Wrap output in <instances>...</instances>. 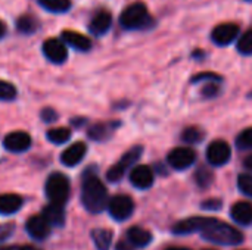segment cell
Listing matches in <instances>:
<instances>
[{"mask_svg": "<svg viewBox=\"0 0 252 250\" xmlns=\"http://www.w3.org/2000/svg\"><path fill=\"white\" fill-rule=\"evenodd\" d=\"M238 34L239 27L236 24H220L213 29L211 38L219 46H227L238 37Z\"/></svg>", "mask_w": 252, "mask_h": 250, "instance_id": "11", "label": "cell"}, {"mask_svg": "<svg viewBox=\"0 0 252 250\" xmlns=\"http://www.w3.org/2000/svg\"><path fill=\"white\" fill-rule=\"evenodd\" d=\"M238 187H239V190L244 194L251 196L252 197V175H250V174L239 175V178H238Z\"/></svg>", "mask_w": 252, "mask_h": 250, "instance_id": "29", "label": "cell"}, {"mask_svg": "<svg viewBox=\"0 0 252 250\" xmlns=\"http://www.w3.org/2000/svg\"><path fill=\"white\" fill-rule=\"evenodd\" d=\"M46 194L50 202L65 205L69 196V181L63 174L55 172L46 181Z\"/></svg>", "mask_w": 252, "mask_h": 250, "instance_id": "4", "label": "cell"}, {"mask_svg": "<svg viewBox=\"0 0 252 250\" xmlns=\"http://www.w3.org/2000/svg\"><path fill=\"white\" fill-rule=\"evenodd\" d=\"M230 156H232L230 146L224 140H216L207 149V159L214 167H223L230 161Z\"/></svg>", "mask_w": 252, "mask_h": 250, "instance_id": "7", "label": "cell"}, {"mask_svg": "<svg viewBox=\"0 0 252 250\" xmlns=\"http://www.w3.org/2000/svg\"><path fill=\"white\" fill-rule=\"evenodd\" d=\"M112 233L105 228H97L92 231V239L94 242V246L97 250H109L112 243Z\"/></svg>", "mask_w": 252, "mask_h": 250, "instance_id": "22", "label": "cell"}, {"mask_svg": "<svg viewBox=\"0 0 252 250\" xmlns=\"http://www.w3.org/2000/svg\"><path fill=\"white\" fill-rule=\"evenodd\" d=\"M190 220H192L190 224H192L193 233L199 231L201 236L207 239L208 242L223 245V246H236L244 242V234L241 231H238L235 227L220 220L202 218V217H196Z\"/></svg>", "mask_w": 252, "mask_h": 250, "instance_id": "1", "label": "cell"}, {"mask_svg": "<svg viewBox=\"0 0 252 250\" xmlns=\"http://www.w3.org/2000/svg\"><path fill=\"white\" fill-rule=\"evenodd\" d=\"M43 217L46 218V221H47L50 225H62V224L65 222L63 205L50 202V205H47V206L43 209Z\"/></svg>", "mask_w": 252, "mask_h": 250, "instance_id": "19", "label": "cell"}, {"mask_svg": "<svg viewBox=\"0 0 252 250\" xmlns=\"http://www.w3.org/2000/svg\"><path fill=\"white\" fill-rule=\"evenodd\" d=\"M149 22H151V16L148 7L142 1L131 3L123 10L120 16V24L126 29H140L148 27Z\"/></svg>", "mask_w": 252, "mask_h": 250, "instance_id": "3", "label": "cell"}, {"mask_svg": "<svg viewBox=\"0 0 252 250\" xmlns=\"http://www.w3.org/2000/svg\"><path fill=\"white\" fill-rule=\"evenodd\" d=\"M43 53L44 56L53 63H62L68 57L66 46L58 38H49L43 43Z\"/></svg>", "mask_w": 252, "mask_h": 250, "instance_id": "9", "label": "cell"}, {"mask_svg": "<svg viewBox=\"0 0 252 250\" xmlns=\"http://www.w3.org/2000/svg\"><path fill=\"white\" fill-rule=\"evenodd\" d=\"M71 139V131L65 127L59 128H52L47 131V140L52 141L53 144H62Z\"/></svg>", "mask_w": 252, "mask_h": 250, "instance_id": "23", "label": "cell"}, {"mask_svg": "<svg viewBox=\"0 0 252 250\" xmlns=\"http://www.w3.org/2000/svg\"><path fill=\"white\" fill-rule=\"evenodd\" d=\"M204 139V133L198 127H189L183 133V140L186 143H199Z\"/></svg>", "mask_w": 252, "mask_h": 250, "instance_id": "27", "label": "cell"}, {"mask_svg": "<svg viewBox=\"0 0 252 250\" xmlns=\"http://www.w3.org/2000/svg\"><path fill=\"white\" fill-rule=\"evenodd\" d=\"M3 144H4V147L9 152L22 153V152H25V150L30 149V146H31V137L25 131H13V133H9L4 137Z\"/></svg>", "mask_w": 252, "mask_h": 250, "instance_id": "10", "label": "cell"}, {"mask_svg": "<svg viewBox=\"0 0 252 250\" xmlns=\"http://www.w3.org/2000/svg\"><path fill=\"white\" fill-rule=\"evenodd\" d=\"M16 27L21 32H25V34H31L32 31H35V19L30 15H24L18 19L16 22Z\"/></svg>", "mask_w": 252, "mask_h": 250, "instance_id": "25", "label": "cell"}, {"mask_svg": "<svg viewBox=\"0 0 252 250\" xmlns=\"http://www.w3.org/2000/svg\"><path fill=\"white\" fill-rule=\"evenodd\" d=\"M127 242L133 248H146L152 242V234L142 227H131L127 231Z\"/></svg>", "mask_w": 252, "mask_h": 250, "instance_id": "17", "label": "cell"}, {"mask_svg": "<svg viewBox=\"0 0 252 250\" xmlns=\"http://www.w3.org/2000/svg\"><path fill=\"white\" fill-rule=\"evenodd\" d=\"M12 230H13V225H10V224L0 225V242L6 240L12 234Z\"/></svg>", "mask_w": 252, "mask_h": 250, "instance_id": "33", "label": "cell"}, {"mask_svg": "<svg viewBox=\"0 0 252 250\" xmlns=\"http://www.w3.org/2000/svg\"><path fill=\"white\" fill-rule=\"evenodd\" d=\"M81 202L92 214H99L108 206V190L96 175H87L83 181Z\"/></svg>", "mask_w": 252, "mask_h": 250, "instance_id": "2", "label": "cell"}, {"mask_svg": "<svg viewBox=\"0 0 252 250\" xmlns=\"http://www.w3.org/2000/svg\"><path fill=\"white\" fill-rule=\"evenodd\" d=\"M167 250H190V249H186V248H170V249Z\"/></svg>", "mask_w": 252, "mask_h": 250, "instance_id": "40", "label": "cell"}, {"mask_svg": "<svg viewBox=\"0 0 252 250\" xmlns=\"http://www.w3.org/2000/svg\"><path fill=\"white\" fill-rule=\"evenodd\" d=\"M50 227L52 225L46 221V218L43 215L31 217L25 224L27 233L35 240H44L50 234Z\"/></svg>", "mask_w": 252, "mask_h": 250, "instance_id": "12", "label": "cell"}, {"mask_svg": "<svg viewBox=\"0 0 252 250\" xmlns=\"http://www.w3.org/2000/svg\"><path fill=\"white\" fill-rule=\"evenodd\" d=\"M210 181H211V174L208 171H199V174H198V183L201 186H208Z\"/></svg>", "mask_w": 252, "mask_h": 250, "instance_id": "34", "label": "cell"}, {"mask_svg": "<svg viewBox=\"0 0 252 250\" xmlns=\"http://www.w3.org/2000/svg\"><path fill=\"white\" fill-rule=\"evenodd\" d=\"M108 209L114 220L126 221L127 218L131 217V214L134 211V203H133L131 197H128L126 194H118V196H114L108 202Z\"/></svg>", "mask_w": 252, "mask_h": 250, "instance_id": "6", "label": "cell"}, {"mask_svg": "<svg viewBox=\"0 0 252 250\" xmlns=\"http://www.w3.org/2000/svg\"><path fill=\"white\" fill-rule=\"evenodd\" d=\"M0 250H19L18 248H12V246H0Z\"/></svg>", "mask_w": 252, "mask_h": 250, "instance_id": "38", "label": "cell"}, {"mask_svg": "<svg viewBox=\"0 0 252 250\" xmlns=\"http://www.w3.org/2000/svg\"><path fill=\"white\" fill-rule=\"evenodd\" d=\"M167 159H168L170 167H173L177 171H182L193 165L196 159V153L189 147H176L168 153Z\"/></svg>", "mask_w": 252, "mask_h": 250, "instance_id": "8", "label": "cell"}, {"mask_svg": "<svg viewBox=\"0 0 252 250\" xmlns=\"http://www.w3.org/2000/svg\"><path fill=\"white\" fill-rule=\"evenodd\" d=\"M232 218L241 225L252 224V203L250 202H238L232 206L230 211Z\"/></svg>", "mask_w": 252, "mask_h": 250, "instance_id": "16", "label": "cell"}, {"mask_svg": "<svg viewBox=\"0 0 252 250\" xmlns=\"http://www.w3.org/2000/svg\"><path fill=\"white\" fill-rule=\"evenodd\" d=\"M4 32H6V25H4V22L0 21V38L4 35Z\"/></svg>", "mask_w": 252, "mask_h": 250, "instance_id": "37", "label": "cell"}, {"mask_svg": "<svg viewBox=\"0 0 252 250\" xmlns=\"http://www.w3.org/2000/svg\"><path fill=\"white\" fill-rule=\"evenodd\" d=\"M41 118H43V121H46V122H52V121H55V119L58 118V113H56L55 111H52L50 108H46V109L41 112Z\"/></svg>", "mask_w": 252, "mask_h": 250, "instance_id": "32", "label": "cell"}, {"mask_svg": "<svg viewBox=\"0 0 252 250\" xmlns=\"http://www.w3.org/2000/svg\"><path fill=\"white\" fill-rule=\"evenodd\" d=\"M19 250H40V249H37V248H34V246H24V248H19Z\"/></svg>", "mask_w": 252, "mask_h": 250, "instance_id": "39", "label": "cell"}, {"mask_svg": "<svg viewBox=\"0 0 252 250\" xmlns=\"http://www.w3.org/2000/svg\"><path fill=\"white\" fill-rule=\"evenodd\" d=\"M130 181L134 187L146 190L154 184V171L146 165L134 167L130 172Z\"/></svg>", "mask_w": 252, "mask_h": 250, "instance_id": "13", "label": "cell"}, {"mask_svg": "<svg viewBox=\"0 0 252 250\" xmlns=\"http://www.w3.org/2000/svg\"><path fill=\"white\" fill-rule=\"evenodd\" d=\"M140 155H142V147H140V146H136V147L130 149L127 153H124L123 158L120 159V162L115 164V165L108 171V174H106L108 180L112 181V183L120 181V180L124 177V174L127 172V169H128L130 167H133L134 162L140 158Z\"/></svg>", "mask_w": 252, "mask_h": 250, "instance_id": "5", "label": "cell"}, {"mask_svg": "<svg viewBox=\"0 0 252 250\" xmlns=\"http://www.w3.org/2000/svg\"><path fill=\"white\" fill-rule=\"evenodd\" d=\"M238 50L242 55H252V29H248L242 34L238 41Z\"/></svg>", "mask_w": 252, "mask_h": 250, "instance_id": "26", "label": "cell"}, {"mask_svg": "<svg viewBox=\"0 0 252 250\" xmlns=\"http://www.w3.org/2000/svg\"><path fill=\"white\" fill-rule=\"evenodd\" d=\"M112 25V16L108 10H100L97 12L89 25V29L93 35H103L105 32H108V29Z\"/></svg>", "mask_w": 252, "mask_h": 250, "instance_id": "15", "label": "cell"}, {"mask_svg": "<svg viewBox=\"0 0 252 250\" xmlns=\"http://www.w3.org/2000/svg\"><path fill=\"white\" fill-rule=\"evenodd\" d=\"M210 80L219 81L220 77H219L217 74H213V72H202V74L196 75L192 81H193V83H199V81H210Z\"/></svg>", "mask_w": 252, "mask_h": 250, "instance_id": "31", "label": "cell"}, {"mask_svg": "<svg viewBox=\"0 0 252 250\" xmlns=\"http://www.w3.org/2000/svg\"><path fill=\"white\" fill-rule=\"evenodd\" d=\"M62 38L66 44H69L71 47H74L75 50H81V52H87L92 47V41L89 37L75 32V31H63L62 32Z\"/></svg>", "mask_w": 252, "mask_h": 250, "instance_id": "18", "label": "cell"}, {"mask_svg": "<svg viewBox=\"0 0 252 250\" xmlns=\"http://www.w3.org/2000/svg\"><path fill=\"white\" fill-rule=\"evenodd\" d=\"M118 124L117 122H102V124H96L90 128L89 136L90 139L96 140V141H103L106 139H109L115 130Z\"/></svg>", "mask_w": 252, "mask_h": 250, "instance_id": "21", "label": "cell"}, {"mask_svg": "<svg viewBox=\"0 0 252 250\" xmlns=\"http://www.w3.org/2000/svg\"><path fill=\"white\" fill-rule=\"evenodd\" d=\"M217 91H219V88H217V84H213V83H207V84H205V88L202 90V93H204L205 96H208V97L214 96Z\"/></svg>", "mask_w": 252, "mask_h": 250, "instance_id": "35", "label": "cell"}, {"mask_svg": "<svg viewBox=\"0 0 252 250\" xmlns=\"http://www.w3.org/2000/svg\"><path fill=\"white\" fill-rule=\"evenodd\" d=\"M22 199L18 194H0V214L10 215L19 211Z\"/></svg>", "mask_w": 252, "mask_h": 250, "instance_id": "20", "label": "cell"}, {"mask_svg": "<svg viewBox=\"0 0 252 250\" xmlns=\"http://www.w3.org/2000/svg\"><path fill=\"white\" fill-rule=\"evenodd\" d=\"M38 3L55 13H63L71 7V0H38Z\"/></svg>", "mask_w": 252, "mask_h": 250, "instance_id": "24", "label": "cell"}, {"mask_svg": "<svg viewBox=\"0 0 252 250\" xmlns=\"http://www.w3.org/2000/svg\"><path fill=\"white\" fill-rule=\"evenodd\" d=\"M86 152H87L86 144L81 143V141H75V143H72L68 149H65V150L62 152V155H61V162H62L65 167H75V165H78V164L83 161Z\"/></svg>", "mask_w": 252, "mask_h": 250, "instance_id": "14", "label": "cell"}, {"mask_svg": "<svg viewBox=\"0 0 252 250\" xmlns=\"http://www.w3.org/2000/svg\"><path fill=\"white\" fill-rule=\"evenodd\" d=\"M16 96V88L13 84L0 80V100H12Z\"/></svg>", "mask_w": 252, "mask_h": 250, "instance_id": "28", "label": "cell"}, {"mask_svg": "<svg viewBox=\"0 0 252 250\" xmlns=\"http://www.w3.org/2000/svg\"><path fill=\"white\" fill-rule=\"evenodd\" d=\"M250 1H252V0H250Z\"/></svg>", "mask_w": 252, "mask_h": 250, "instance_id": "42", "label": "cell"}, {"mask_svg": "<svg viewBox=\"0 0 252 250\" xmlns=\"http://www.w3.org/2000/svg\"><path fill=\"white\" fill-rule=\"evenodd\" d=\"M236 143H238V146H239L241 149H245V150L252 149V127L251 128L244 130V131L239 134Z\"/></svg>", "mask_w": 252, "mask_h": 250, "instance_id": "30", "label": "cell"}, {"mask_svg": "<svg viewBox=\"0 0 252 250\" xmlns=\"http://www.w3.org/2000/svg\"><path fill=\"white\" fill-rule=\"evenodd\" d=\"M250 97H252V93H251V94H250Z\"/></svg>", "mask_w": 252, "mask_h": 250, "instance_id": "41", "label": "cell"}, {"mask_svg": "<svg viewBox=\"0 0 252 250\" xmlns=\"http://www.w3.org/2000/svg\"><path fill=\"white\" fill-rule=\"evenodd\" d=\"M244 164H245V167H247L248 169H251L252 171V155H250V156L245 159V162H244Z\"/></svg>", "mask_w": 252, "mask_h": 250, "instance_id": "36", "label": "cell"}]
</instances>
